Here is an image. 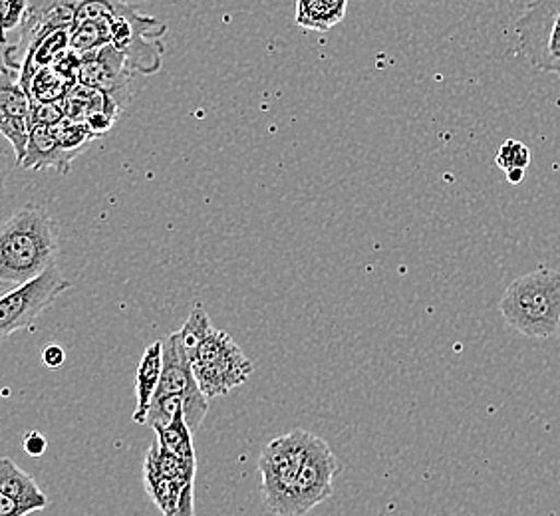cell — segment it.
Returning a JSON list of instances; mask_svg holds the SVG:
<instances>
[{"instance_id": "cell-3", "label": "cell", "mask_w": 560, "mask_h": 516, "mask_svg": "<svg viewBox=\"0 0 560 516\" xmlns=\"http://www.w3.org/2000/svg\"><path fill=\"white\" fill-rule=\"evenodd\" d=\"M308 431L294 430L262 447L259 455L262 501L270 515L296 516V481L311 442Z\"/></svg>"}, {"instance_id": "cell-6", "label": "cell", "mask_w": 560, "mask_h": 516, "mask_svg": "<svg viewBox=\"0 0 560 516\" xmlns=\"http://www.w3.org/2000/svg\"><path fill=\"white\" fill-rule=\"evenodd\" d=\"M515 34L528 64L560 75V0H530L515 22Z\"/></svg>"}, {"instance_id": "cell-12", "label": "cell", "mask_w": 560, "mask_h": 516, "mask_svg": "<svg viewBox=\"0 0 560 516\" xmlns=\"http://www.w3.org/2000/svg\"><path fill=\"white\" fill-rule=\"evenodd\" d=\"M143 483L163 516H195L194 486H182L158 469L151 455L143 461Z\"/></svg>"}, {"instance_id": "cell-24", "label": "cell", "mask_w": 560, "mask_h": 516, "mask_svg": "<svg viewBox=\"0 0 560 516\" xmlns=\"http://www.w3.org/2000/svg\"><path fill=\"white\" fill-rule=\"evenodd\" d=\"M65 118V99H60V102H33V126L52 128Z\"/></svg>"}, {"instance_id": "cell-8", "label": "cell", "mask_w": 560, "mask_h": 516, "mask_svg": "<svg viewBox=\"0 0 560 516\" xmlns=\"http://www.w3.org/2000/svg\"><path fill=\"white\" fill-rule=\"evenodd\" d=\"M163 342L162 377L155 396H177L184 399V418L189 430L197 433L206 421L209 399L197 386L189 355L177 332L167 333Z\"/></svg>"}, {"instance_id": "cell-28", "label": "cell", "mask_w": 560, "mask_h": 516, "mask_svg": "<svg viewBox=\"0 0 560 516\" xmlns=\"http://www.w3.org/2000/svg\"><path fill=\"white\" fill-rule=\"evenodd\" d=\"M525 172L527 169H511V172H506V181L513 185L523 184L525 181Z\"/></svg>"}, {"instance_id": "cell-20", "label": "cell", "mask_w": 560, "mask_h": 516, "mask_svg": "<svg viewBox=\"0 0 560 516\" xmlns=\"http://www.w3.org/2000/svg\"><path fill=\"white\" fill-rule=\"evenodd\" d=\"M52 131H55L60 148L66 153H70L74 160L82 151L86 150L92 141L96 140L92 129L88 128L84 121H75V119H62L60 124L52 126Z\"/></svg>"}, {"instance_id": "cell-11", "label": "cell", "mask_w": 560, "mask_h": 516, "mask_svg": "<svg viewBox=\"0 0 560 516\" xmlns=\"http://www.w3.org/2000/svg\"><path fill=\"white\" fill-rule=\"evenodd\" d=\"M133 72L126 56L106 44L90 55L82 56V64L78 72V84L100 90L109 97H114L124 108L131 99V82Z\"/></svg>"}, {"instance_id": "cell-19", "label": "cell", "mask_w": 560, "mask_h": 516, "mask_svg": "<svg viewBox=\"0 0 560 516\" xmlns=\"http://www.w3.org/2000/svg\"><path fill=\"white\" fill-rule=\"evenodd\" d=\"M74 84L78 82L68 80L56 70L55 66H46L33 75L28 84V94L33 102H60L68 96V92Z\"/></svg>"}, {"instance_id": "cell-15", "label": "cell", "mask_w": 560, "mask_h": 516, "mask_svg": "<svg viewBox=\"0 0 560 516\" xmlns=\"http://www.w3.org/2000/svg\"><path fill=\"white\" fill-rule=\"evenodd\" d=\"M0 491L21 503L28 513L44 511L48 506L43 489L9 457H0Z\"/></svg>"}, {"instance_id": "cell-13", "label": "cell", "mask_w": 560, "mask_h": 516, "mask_svg": "<svg viewBox=\"0 0 560 516\" xmlns=\"http://www.w3.org/2000/svg\"><path fill=\"white\" fill-rule=\"evenodd\" d=\"M74 157L66 153L56 140L55 131L48 126H33L28 133V143L22 157V169L28 172H52L68 175Z\"/></svg>"}, {"instance_id": "cell-4", "label": "cell", "mask_w": 560, "mask_h": 516, "mask_svg": "<svg viewBox=\"0 0 560 516\" xmlns=\"http://www.w3.org/2000/svg\"><path fill=\"white\" fill-rule=\"evenodd\" d=\"M197 386L207 399L223 398L235 387L243 386L253 374V362L241 345L225 332L213 330L189 354Z\"/></svg>"}, {"instance_id": "cell-5", "label": "cell", "mask_w": 560, "mask_h": 516, "mask_svg": "<svg viewBox=\"0 0 560 516\" xmlns=\"http://www.w3.org/2000/svg\"><path fill=\"white\" fill-rule=\"evenodd\" d=\"M109 44L126 56L133 74H155L162 68L165 22L138 12L136 4H121L109 21Z\"/></svg>"}, {"instance_id": "cell-23", "label": "cell", "mask_w": 560, "mask_h": 516, "mask_svg": "<svg viewBox=\"0 0 560 516\" xmlns=\"http://www.w3.org/2000/svg\"><path fill=\"white\" fill-rule=\"evenodd\" d=\"M495 162L505 173L511 169H527L530 165V150L521 141L506 140L499 148Z\"/></svg>"}, {"instance_id": "cell-2", "label": "cell", "mask_w": 560, "mask_h": 516, "mask_svg": "<svg viewBox=\"0 0 560 516\" xmlns=\"http://www.w3.org/2000/svg\"><path fill=\"white\" fill-rule=\"evenodd\" d=\"M505 322L527 338L560 332V270L539 269L513 280L499 304Z\"/></svg>"}, {"instance_id": "cell-22", "label": "cell", "mask_w": 560, "mask_h": 516, "mask_svg": "<svg viewBox=\"0 0 560 516\" xmlns=\"http://www.w3.org/2000/svg\"><path fill=\"white\" fill-rule=\"evenodd\" d=\"M31 9V0H0V44L7 46V34L21 28Z\"/></svg>"}, {"instance_id": "cell-14", "label": "cell", "mask_w": 560, "mask_h": 516, "mask_svg": "<svg viewBox=\"0 0 560 516\" xmlns=\"http://www.w3.org/2000/svg\"><path fill=\"white\" fill-rule=\"evenodd\" d=\"M162 357L163 342H153L145 348L141 355L138 372H136V411H133V421L138 425H145L148 421V411H150L151 399L160 386L162 377Z\"/></svg>"}, {"instance_id": "cell-17", "label": "cell", "mask_w": 560, "mask_h": 516, "mask_svg": "<svg viewBox=\"0 0 560 516\" xmlns=\"http://www.w3.org/2000/svg\"><path fill=\"white\" fill-rule=\"evenodd\" d=\"M158 443L165 452L173 453L182 459H197L195 457L194 431L189 430L184 418V411H179L167 425H153Z\"/></svg>"}, {"instance_id": "cell-16", "label": "cell", "mask_w": 560, "mask_h": 516, "mask_svg": "<svg viewBox=\"0 0 560 516\" xmlns=\"http://www.w3.org/2000/svg\"><path fill=\"white\" fill-rule=\"evenodd\" d=\"M348 0H296L294 21L304 31L328 33L346 19Z\"/></svg>"}, {"instance_id": "cell-1", "label": "cell", "mask_w": 560, "mask_h": 516, "mask_svg": "<svg viewBox=\"0 0 560 516\" xmlns=\"http://www.w3.org/2000/svg\"><path fill=\"white\" fill-rule=\"evenodd\" d=\"M60 243L55 216L26 204L0 223V289H16L56 267Z\"/></svg>"}, {"instance_id": "cell-18", "label": "cell", "mask_w": 560, "mask_h": 516, "mask_svg": "<svg viewBox=\"0 0 560 516\" xmlns=\"http://www.w3.org/2000/svg\"><path fill=\"white\" fill-rule=\"evenodd\" d=\"M112 21V19H109ZM108 19L74 22L70 28V48L80 56L90 55L112 40Z\"/></svg>"}, {"instance_id": "cell-26", "label": "cell", "mask_w": 560, "mask_h": 516, "mask_svg": "<svg viewBox=\"0 0 560 516\" xmlns=\"http://www.w3.org/2000/svg\"><path fill=\"white\" fill-rule=\"evenodd\" d=\"M43 362L44 366L50 367V370H58V367L65 366V348L58 344L46 345L43 352Z\"/></svg>"}, {"instance_id": "cell-29", "label": "cell", "mask_w": 560, "mask_h": 516, "mask_svg": "<svg viewBox=\"0 0 560 516\" xmlns=\"http://www.w3.org/2000/svg\"><path fill=\"white\" fill-rule=\"evenodd\" d=\"M4 191H7V167H4V163L0 160V203L4 199Z\"/></svg>"}, {"instance_id": "cell-25", "label": "cell", "mask_w": 560, "mask_h": 516, "mask_svg": "<svg viewBox=\"0 0 560 516\" xmlns=\"http://www.w3.org/2000/svg\"><path fill=\"white\" fill-rule=\"evenodd\" d=\"M46 447H48V442H46L43 433H38V431H31L24 437V452L28 453L31 457H43Z\"/></svg>"}, {"instance_id": "cell-27", "label": "cell", "mask_w": 560, "mask_h": 516, "mask_svg": "<svg viewBox=\"0 0 560 516\" xmlns=\"http://www.w3.org/2000/svg\"><path fill=\"white\" fill-rule=\"evenodd\" d=\"M31 515L21 503H16L12 496L0 491V516H26Z\"/></svg>"}, {"instance_id": "cell-7", "label": "cell", "mask_w": 560, "mask_h": 516, "mask_svg": "<svg viewBox=\"0 0 560 516\" xmlns=\"http://www.w3.org/2000/svg\"><path fill=\"white\" fill-rule=\"evenodd\" d=\"M70 289L58 267L46 270L38 279L11 289L0 296V342L14 332L31 328L52 302Z\"/></svg>"}, {"instance_id": "cell-10", "label": "cell", "mask_w": 560, "mask_h": 516, "mask_svg": "<svg viewBox=\"0 0 560 516\" xmlns=\"http://www.w3.org/2000/svg\"><path fill=\"white\" fill-rule=\"evenodd\" d=\"M31 128H33L31 94L22 87L21 80L14 74V70L2 66L0 68V136L11 143L16 165H21L24 157Z\"/></svg>"}, {"instance_id": "cell-9", "label": "cell", "mask_w": 560, "mask_h": 516, "mask_svg": "<svg viewBox=\"0 0 560 516\" xmlns=\"http://www.w3.org/2000/svg\"><path fill=\"white\" fill-rule=\"evenodd\" d=\"M342 471L330 445L318 435H311L308 449L296 481V516H306L335 493V477Z\"/></svg>"}, {"instance_id": "cell-21", "label": "cell", "mask_w": 560, "mask_h": 516, "mask_svg": "<svg viewBox=\"0 0 560 516\" xmlns=\"http://www.w3.org/2000/svg\"><path fill=\"white\" fill-rule=\"evenodd\" d=\"M211 332H213V326L209 322L206 306L201 302H195L191 313L185 320L184 328L177 332L187 355L191 354L195 348L201 344Z\"/></svg>"}]
</instances>
